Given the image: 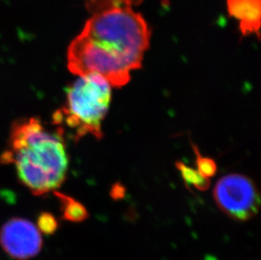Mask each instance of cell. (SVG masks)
I'll list each match as a JSON object with an SVG mask.
<instances>
[{
    "mask_svg": "<svg viewBox=\"0 0 261 260\" xmlns=\"http://www.w3.org/2000/svg\"><path fill=\"white\" fill-rule=\"evenodd\" d=\"M0 243L11 258L25 260L39 253L42 249V239L39 229L31 221L13 218L1 229Z\"/></svg>",
    "mask_w": 261,
    "mask_h": 260,
    "instance_id": "5",
    "label": "cell"
},
{
    "mask_svg": "<svg viewBox=\"0 0 261 260\" xmlns=\"http://www.w3.org/2000/svg\"><path fill=\"white\" fill-rule=\"evenodd\" d=\"M60 128L52 132L36 118L13 123L10 142L0 161L14 164L18 177L35 195L55 191L66 177L69 158Z\"/></svg>",
    "mask_w": 261,
    "mask_h": 260,
    "instance_id": "2",
    "label": "cell"
},
{
    "mask_svg": "<svg viewBox=\"0 0 261 260\" xmlns=\"http://www.w3.org/2000/svg\"><path fill=\"white\" fill-rule=\"evenodd\" d=\"M194 150L196 154V166L197 171L202 175L203 177L210 179L211 177H214L217 173V167L214 160L209 157H203L200 154L198 148L194 145Z\"/></svg>",
    "mask_w": 261,
    "mask_h": 260,
    "instance_id": "10",
    "label": "cell"
},
{
    "mask_svg": "<svg viewBox=\"0 0 261 260\" xmlns=\"http://www.w3.org/2000/svg\"><path fill=\"white\" fill-rule=\"evenodd\" d=\"M38 226L45 233L51 234L57 230L58 222L51 214L43 213L38 219Z\"/></svg>",
    "mask_w": 261,
    "mask_h": 260,
    "instance_id": "11",
    "label": "cell"
},
{
    "mask_svg": "<svg viewBox=\"0 0 261 260\" xmlns=\"http://www.w3.org/2000/svg\"><path fill=\"white\" fill-rule=\"evenodd\" d=\"M150 39L147 23L132 9L96 13L69 45L68 68L79 76L96 74L114 87L125 86L130 72L141 68Z\"/></svg>",
    "mask_w": 261,
    "mask_h": 260,
    "instance_id": "1",
    "label": "cell"
},
{
    "mask_svg": "<svg viewBox=\"0 0 261 260\" xmlns=\"http://www.w3.org/2000/svg\"><path fill=\"white\" fill-rule=\"evenodd\" d=\"M142 1L143 0H84L87 10L92 15L115 9H132Z\"/></svg>",
    "mask_w": 261,
    "mask_h": 260,
    "instance_id": "8",
    "label": "cell"
},
{
    "mask_svg": "<svg viewBox=\"0 0 261 260\" xmlns=\"http://www.w3.org/2000/svg\"><path fill=\"white\" fill-rule=\"evenodd\" d=\"M55 194L61 203L63 218L71 222H82L88 218V211L83 204L74 198L61 193H55Z\"/></svg>",
    "mask_w": 261,
    "mask_h": 260,
    "instance_id": "7",
    "label": "cell"
},
{
    "mask_svg": "<svg viewBox=\"0 0 261 260\" xmlns=\"http://www.w3.org/2000/svg\"><path fill=\"white\" fill-rule=\"evenodd\" d=\"M213 195L220 210L235 221H249L259 212V189L244 175L233 173L222 177L215 186Z\"/></svg>",
    "mask_w": 261,
    "mask_h": 260,
    "instance_id": "4",
    "label": "cell"
},
{
    "mask_svg": "<svg viewBox=\"0 0 261 260\" xmlns=\"http://www.w3.org/2000/svg\"><path fill=\"white\" fill-rule=\"evenodd\" d=\"M227 6L230 16L238 20L243 36L259 37L261 0H227Z\"/></svg>",
    "mask_w": 261,
    "mask_h": 260,
    "instance_id": "6",
    "label": "cell"
},
{
    "mask_svg": "<svg viewBox=\"0 0 261 260\" xmlns=\"http://www.w3.org/2000/svg\"><path fill=\"white\" fill-rule=\"evenodd\" d=\"M111 99V85L106 79L96 74L82 75L67 89L65 104L55 113L54 123L66 126L76 141L87 135L100 140Z\"/></svg>",
    "mask_w": 261,
    "mask_h": 260,
    "instance_id": "3",
    "label": "cell"
},
{
    "mask_svg": "<svg viewBox=\"0 0 261 260\" xmlns=\"http://www.w3.org/2000/svg\"><path fill=\"white\" fill-rule=\"evenodd\" d=\"M176 167L179 171L185 184L195 187V189L200 191H205L209 189L211 185L210 179L203 177L197 170L188 167L182 162H177L176 163Z\"/></svg>",
    "mask_w": 261,
    "mask_h": 260,
    "instance_id": "9",
    "label": "cell"
}]
</instances>
